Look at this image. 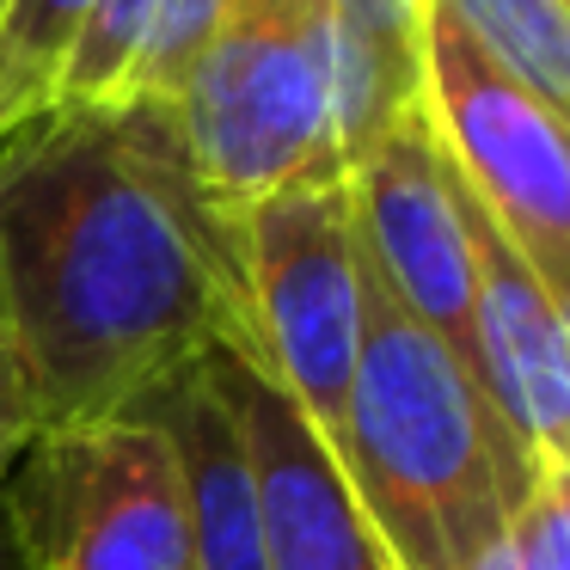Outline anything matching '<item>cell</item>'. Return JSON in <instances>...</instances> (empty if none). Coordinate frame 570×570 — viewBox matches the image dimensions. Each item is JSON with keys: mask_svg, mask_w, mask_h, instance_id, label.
<instances>
[{"mask_svg": "<svg viewBox=\"0 0 570 570\" xmlns=\"http://www.w3.org/2000/svg\"><path fill=\"white\" fill-rule=\"evenodd\" d=\"M0 307L43 430L141 405L215 344L246 350L239 227L203 197L178 105H50L0 141Z\"/></svg>", "mask_w": 570, "mask_h": 570, "instance_id": "cell-1", "label": "cell"}, {"mask_svg": "<svg viewBox=\"0 0 570 570\" xmlns=\"http://www.w3.org/2000/svg\"><path fill=\"white\" fill-rule=\"evenodd\" d=\"M528 479V454L497 423L472 374L368 276L344 484L386 564L466 570L509 533Z\"/></svg>", "mask_w": 570, "mask_h": 570, "instance_id": "cell-2", "label": "cell"}, {"mask_svg": "<svg viewBox=\"0 0 570 570\" xmlns=\"http://www.w3.org/2000/svg\"><path fill=\"white\" fill-rule=\"evenodd\" d=\"M190 173L222 222L301 178L350 173L332 0H222L178 92Z\"/></svg>", "mask_w": 570, "mask_h": 570, "instance_id": "cell-3", "label": "cell"}, {"mask_svg": "<svg viewBox=\"0 0 570 570\" xmlns=\"http://www.w3.org/2000/svg\"><path fill=\"white\" fill-rule=\"evenodd\" d=\"M246 271V350L264 381L301 411L344 472L350 386L368 332V271L356 246L350 173L301 178L239 215Z\"/></svg>", "mask_w": 570, "mask_h": 570, "instance_id": "cell-4", "label": "cell"}, {"mask_svg": "<svg viewBox=\"0 0 570 570\" xmlns=\"http://www.w3.org/2000/svg\"><path fill=\"white\" fill-rule=\"evenodd\" d=\"M0 497L26 570H197L185 466L148 405L38 430Z\"/></svg>", "mask_w": 570, "mask_h": 570, "instance_id": "cell-5", "label": "cell"}, {"mask_svg": "<svg viewBox=\"0 0 570 570\" xmlns=\"http://www.w3.org/2000/svg\"><path fill=\"white\" fill-rule=\"evenodd\" d=\"M423 105L454 173L521 258L570 252V124L423 0Z\"/></svg>", "mask_w": 570, "mask_h": 570, "instance_id": "cell-6", "label": "cell"}, {"mask_svg": "<svg viewBox=\"0 0 570 570\" xmlns=\"http://www.w3.org/2000/svg\"><path fill=\"white\" fill-rule=\"evenodd\" d=\"M350 209L368 276L472 374V234L466 185L423 92L399 105L350 160Z\"/></svg>", "mask_w": 570, "mask_h": 570, "instance_id": "cell-7", "label": "cell"}, {"mask_svg": "<svg viewBox=\"0 0 570 570\" xmlns=\"http://www.w3.org/2000/svg\"><path fill=\"white\" fill-rule=\"evenodd\" d=\"M203 381L222 393L239 442L252 460L264 515V564L271 570H393L374 540L368 515L356 509L337 460L320 435L301 423V411L264 381L252 356L234 344H215L203 356Z\"/></svg>", "mask_w": 570, "mask_h": 570, "instance_id": "cell-8", "label": "cell"}, {"mask_svg": "<svg viewBox=\"0 0 570 570\" xmlns=\"http://www.w3.org/2000/svg\"><path fill=\"white\" fill-rule=\"evenodd\" d=\"M466 185V178H460ZM472 234V386L528 466L570 460V344L540 276L466 190Z\"/></svg>", "mask_w": 570, "mask_h": 570, "instance_id": "cell-9", "label": "cell"}, {"mask_svg": "<svg viewBox=\"0 0 570 570\" xmlns=\"http://www.w3.org/2000/svg\"><path fill=\"white\" fill-rule=\"evenodd\" d=\"M141 405L166 423L178 466H185L197 570H271L264 564V515H258L246 442H239L222 393L203 381V356L185 374H173L154 399H141Z\"/></svg>", "mask_w": 570, "mask_h": 570, "instance_id": "cell-10", "label": "cell"}, {"mask_svg": "<svg viewBox=\"0 0 570 570\" xmlns=\"http://www.w3.org/2000/svg\"><path fill=\"white\" fill-rule=\"evenodd\" d=\"M448 19L570 124V7L564 0H442Z\"/></svg>", "mask_w": 570, "mask_h": 570, "instance_id": "cell-11", "label": "cell"}, {"mask_svg": "<svg viewBox=\"0 0 570 570\" xmlns=\"http://www.w3.org/2000/svg\"><path fill=\"white\" fill-rule=\"evenodd\" d=\"M99 0H13L0 19V141L43 117Z\"/></svg>", "mask_w": 570, "mask_h": 570, "instance_id": "cell-12", "label": "cell"}, {"mask_svg": "<svg viewBox=\"0 0 570 570\" xmlns=\"http://www.w3.org/2000/svg\"><path fill=\"white\" fill-rule=\"evenodd\" d=\"M166 0H99L87 19V31L75 38V56L62 68V92L56 105H99V99H117L129 62H136L148 26L160 19Z\"/></svg>", "mask_w": 570, "mask_h": 570, "instance_id": "cell-13", "label": "cell"}, {"mask_svg": "<svg viewBox=\"0 0 570 570\" xmlns=\"http://www.w3.org/2000/svg\"><path fill=\"white\" fill-rule=\"evenodd\" d=\"M503 540L509 570H570V460L533 466Z\"/></svg>", "mask_w": 570, "mask_h": 570, "instance_id": "cell-14", "label": "cell"}, {"mask_svg": "<svg viewBox=\"0 0 570 570\" xmlns=\"http://www.w3.org/2000/svg\"><path fill=\"white\" fill-rule=\"evenodd\" d=\"M43 417H38V386H31V368H26V350L13 337V320L0 307V484L13 472V460L38 442Z\"/></svg>", "mask_w": 570, "mask_h": 570, "instance_id": "cell-15", "label": "cell"}, {"mask_svg": "<svg viewBox=\"0 0 570 570\" xmlns=\"http://www.w3.org/2000/svg\"><path fill=\"white\" fill-rule=\"evenodd\" d=\"M528 271L540 276L546 301L558 307V325H564V344H570V252H552V258H533Z\"/></svg>", "mask_w": 570, "mask_h": 570, "instance_id": "cell-16", "label": "cell"}, {"mask_svg": "<svg viewBox=\"0 0 570 570\" xmlns=\"http://www.w3.org/2000/svg\"><path fill=\"white\" fill-rule=\"evenodd\" d=\"M0 570H26V558L13 546V521H7V497H0Z\"/></svg>", "mask_w": 570, "mask_h": 570, "instance_id": "cell-17", "label": "cell"}, {"mask_svg": "<svg viewBox=\"0 0 570 570\" xmlns=\"http://www.w3.org/2000/svg\"><path fill=\"white\" fill-rule=\"evenodd\" d=\"M7 7H13V0H0V19H7Z\"/></svg>", "mask_w": 570, "mask_h": 570, "instance_id": "cell-18", "label": "cell"}, {"mask_svg": "<svg viewBox=\"0 0 570 570\" xmlns=\"http://www.w3.org/2000/svg\"><path fill=\"white\" fill-rule=\"evenodd\" d=\"M564 7H570V0H564Z\"/></svg>", "mask_w": 570, "mask_h": 570, "instance_id": "cell-19", "label": "cell"}]
</instances>
